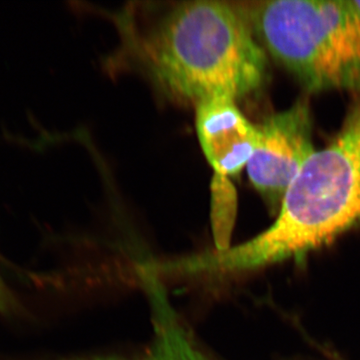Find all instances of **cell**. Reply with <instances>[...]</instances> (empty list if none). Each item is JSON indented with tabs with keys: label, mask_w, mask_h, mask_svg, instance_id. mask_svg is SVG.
Masks as SVG:
<instances>
[{
	"label": "cell",
	"mask_w": 360,
	"mask_h": 360,
	"mask_svg": "<svg viewBox=\"0 0 360 360\" xmlns=\"http://www.w3.org/2000/svg\"><path fill=\"white\" fill-rule=\"evenodd\" d=\"M360 224V104L335 141L314 151L281 202L278 217L257 238L232 248L179 258L182 274L241 271L302 257Z\"/></svg>",
	"instance_id": "2"
},
{
	"label": "cell",
	"mask_w": 360,
	"mask_h": 360,
	"mask_svg": "<svg viewBox=\"0 0 360 360\" xmlns=\"http://www.w3.org/2000/svg\"><path fill=\"white\" fill-rule=\"evenodd\" d=\"M115 25L122 65L176 103L238 101L264 84L266 58L243 4L139 2L116 14Z\"/></svg>",
	"instance_id": "1"
},
{
	"label": "cell",
	"mask_w": 360,
	"mask_h": 360,
	"mask_svg": "<svg viewBox=\"0 0 360 360\" xmlns=\"http://www.w3.org/2000/svg\"><path fill=\"white\" fill-rule=\"evenodd\" d=\"M16 302L11 290L0 276V312L8 314L15 307Z\"/></svg>",
	"instance_id": "7"
},
{
	"label": "cell",
	"mask_w": 360,
	"mask_h": 360,
	"mask_svg": "<svg viewBox=\"0 0 360 360\" xmlns=\"http://www.w3.org/2000/svg\"><path fill=\"white\" fill-rule=\"evenodd\" d=\"M243 8L259 44L305 89L360 92L329 34L319 0H271Z\"/></svg>",
	"instance_id": "3"
},
{
	"label": "cell",
	"mask_w": 360,
	"mask_h": 360,
	"mask_svg": "<svg viewBox=\"0 0 360 360\" xmlns=\"http://www.w3.org/2000/svg\"><path fill=\"white\" fill-rule=\"evenodd\" d=\"M348 1H349V6L356 16L360 26V0H348Z\"/></svg>",
	"instance_id": "8"
},
{
	"label": "cell",
	"mask_w": 360,
	"mask_h": 360,
	"mask_svg": "<svg viewBox=\"0 0 360 360\" xmlns=\"http://www.w3.org/2000/svg\"><path fill=\"white\" fill-rule=\"evenodd\" d=\"M146 283L153 307L155 338L148 354L131 359H92L77 360H212L201 349L177 319L155 274H141Z\"/></svg>",
	"instance_id": "6"
},
{
	"label": "cell",
	"mask_w": 360,
	"mask_h": 360,
	"mask_svg": "<svg viewBox=\"0 0 360 360\" xmlns=\"http://www.w3.org/2000/svg\"><path fill=\"white\" fill-rule=\"evenodd\" d=\"M257 129V148L246 169L258 193L277 205L315 151L309 105L298 101L288 110L269 116Z\"/></svg>",
	"instance_id": "4"
},
{
	"label": "cell",
	"mask_w": 360,
	"mask_h": 360,
	"mask_svg": "<svg viewBox=\"0 0 360 360\" xmlns=\"http://www.w3.org/2000/svg\"><path fill=\"white\" fill-rule=\"evenodd\" d=\"M195 108L198 139L215 174H238L257 148V125L248 122L236 101L227 97L206 99Z\"/></svg>",
	"instance_id": "5"
}]
</instances>
